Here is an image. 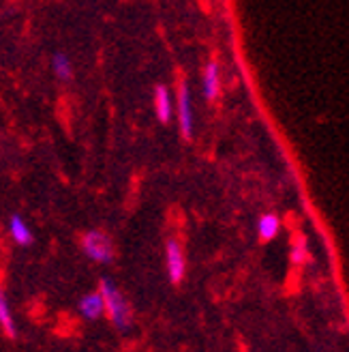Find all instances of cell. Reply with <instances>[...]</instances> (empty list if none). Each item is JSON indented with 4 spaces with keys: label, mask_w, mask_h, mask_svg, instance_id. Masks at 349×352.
I'll use <instances>...</instances> for the list:
<instances>
[{
    "label": "cell",
    "mask_w": 349,
    "mask_h": 352,
    "mask_svg": "<svg viewBox=\"0 0 349 352\" xmlns=\"http://www.w3.org/2000/svg\"><path fill=\"white\" fill-rule=\"evenodd\" d=\"M99 294L106 305V316L110 318L112 327L118 331H129L133 327V309L129 298L122 294V290L116 286V281L110 277H103L99 284Z\"/></svg>",
    "instance_id": "obj_1"
},
{
    "label": "cell",
    "mask_w": 349,
    "mask_h": 352,
    "mask_svg": "<svg viewBox=\"0 0 349 352\" xmlns=\"http://www.w3.org/2000/svg\"><path fill=\"white\" fill-rule=\"evenodd\" d=\"M82 252L86 254V258H91L97 264H112L116 250L114 243L110 239V234H106L103 230H88L82 236Z\"/></svg>",
    "instance_id": "obj_2"
},
{
    "label": "cell",
    "mask_w": 349,
    "mask_h": 352,
    "mask_svg": "<svg viewBox=\"0 0 349 352\" xmlns=\"http://www.w3.org/2000/svg\"><path fill=\"white\" fill-rule=\"evenodd\" d=\"M173 105H176V114H178V129L184 140H191L195 131V116H193V97H191V88L186 82H180Z\"/></svg>",
    "instance_id": "obj_3"
},
{
    "label": "cell",
    "mask_w": 349,
    "mask_h": 352,
    "mask_svg": "<svg viewBox=\"0 0 349 352\" xmlns=\"http://www.w3.org/2000/svg\"><path fill=\"white\" fill-rule=\"evenodd\" d=\"M165 269L171 284H180L186 277V256L180 241L169 239L165 243Z\"/></svg>",
    "instance_id": "obj_4"
},
{
    "label": "cell",
    "mask_w": 349,
    "mask_h": 352,
    "mask_svg": "<svg viewBox=\"0 0 349 352\" xmlns=\"http://www.w3.org/2000/svg\"><path fill=\"white\" fill-rule=\"evenodd\" d=\"M202 95L206 101H217L221 95V67L217 60H210L202 74Z\"/></svg>",
    "instance_id": "obj_5"
},
{
    "label": "cell",
    "mask_w": 349,
    "mask_h": 352,
    "mask_svg": "<svg viewBox=\"0 0 349 352\" xmlns=\"http://www.w3.org/2000/svg\"><path fill=\"white\" fill-rule=\"evenodd\" d=\"M77 311L84 320H91V322H97L101 320L103 316H106V305H103V298L97 292H88V294H84L80 298V303H77Z\"/></svg>",
    "instance_id": "obj_6"
},
{
    "label": "cell",
    "mask_w": 349,
    "mask_h": 352,
    "mask_svg": "<svg viewBox=\"0 0 349 352\" xmlns=\"http://www.w3.org/2000/svg\"><path fill=\"white\" fill-rule=\"evenodd\" d=\"M154 116L159 118L163 125H167L173 116V97L169 93V88L163 84L154 88Z\"/></svg>",
    "instance_id": "obj_7"
},
{
    "label": "cell",
    "mask_w": 349,
    "mask_h": 352,
    "mask_svg": "<svg viewBox=\"0 0 349 352\" xmlns=\"http://www.w3.org/2000/svg\"><path fill=\"white\" fill-rule=\"evenodd\" d=\"M9 234L17 245H20V248H30L32 241H34L30 226L26 223V219L22 215H17V213L11 215V219H9Z\"/></svg>",
    "instance_id": "obj_8"
},
{
    "label": "cell",
    "mask_w": 349,
    "mask_h": 352,
    "mask_svg": "<svg viewBox=\"0 0 349 352\" xmlns=\"http://www.w3.org/2000/svg\"><path fill=\"white\" fill-rule=\"evenodd\" d=\"M0 331L5 333L9 340L17 338V324L13 318V311L9 305V298L5 294V290H0Z\"/></svg>",
    "instance_id": "obj_9"
},
{
    "label": "cell",
    "mask_w": 349,
    "mask_h": 352,
    "mask_svg": "<svg viewBox=\"0 0 349 352\" xmlns=\"http://www.w3.org/2000/svg\"><path fill=\"white\" fill-rule=\"evenodd\" d=\"M281 232V219L274 213H264L257 219V236L261 241H272Z\"/></svg>",
    "instance_id": "obj_10"
},
{
    "label": "cell",
    "mask_w": 349,
    "mask_h": 352,
    "mask_svg": "<svg viewBox=\"0 0 349 352\" xmlns=\"http://www.w3.org/2000/svg\"><path fill=\"white\" fill-rule=\"evenodd\" d=\"M51 69H54V76L60 80V82H69L73 78V63L69 58L64 52H58L51 58Z\"/></svg>",
    "instance_id": "obj_11"
},
{
    "label": "cell",
    "mask_w": 349,
    "mask_h": 352,
    "mask_svg": "<svg viewBox=\"0 0 349 352\" xmlns=\"http://www.w3.org/2000/svg\"><path fill=\"white\" fill-rule=\"evenodd\" d=\"M309 260V243L304 236H298L293 243H291V262L296 267H300Z\"/></svg>",
    "instance_id": "obj_12"
}]
</instances>
